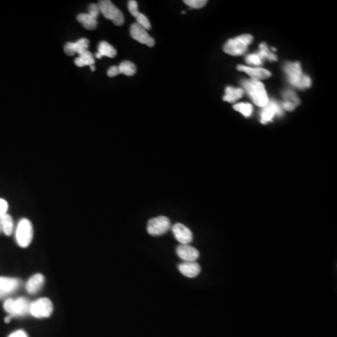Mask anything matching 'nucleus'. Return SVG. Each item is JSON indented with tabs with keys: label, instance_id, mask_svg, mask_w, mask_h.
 <instances>
[{
	"label": "nucleus",
	"instance_id": "obj_8",
	"mask_svg": "<svg viewBox=\"0 0 337 337\" xmlns=\"http://www.w3.org/2000/svg\"><path fill=\"white\" fill-rule=\"evenodd\" d=\"M171 227V220L167 217L160 216L148 221L147 232L152 236H160L165 234Z\"/></svg>",
	"mask_w": 337,
	"mask_h": 337
},
{
	"label": "nucleus",
	"instance_id": "obj_4",
	"mask_svg": "<svg viewBox=\"0 0 337 337\" xmlns=\"http://www.w3.org/2000/svg\"><path fill=\"white\" fill-rule=\"evenodd\" d=\"M30 305L31 303L23 297H20L17 299L8 298L4 302L3 307L5 311L9 314V315H11V317L24 316V315H29Z\"/></svg>",
	"mask_w": 337,
	"mask_h": 337
},
{
	"label": "nucleus",
	"instance_id": "obj_29",
	"mask_svg": "<svg viewBox=\"0 0 337 337\" xmlns=\"http://www.w3.org/2000/svg\"><path fill=\"white\" fill-rule=\"evenodd\" d=\"M246 61L247 64L257 66L258 67H259V66L262 65V63H263V61L261 60L260 55L258 54H252V55H247L246 58Z\"/></svg>",
	"mask_w": 337,
	"mask_h": 337
},
{
	"label": "nucleus",
	"instance_id": "obj_11",
	"mask_svg": "<svg viewBox=\"0 0 337 337\" xmlns=\"http://www.w3.org/2000/svg\"><path fill=\"white\" fill-rule=\"evenodd\" d=\"M21 285V280L14 277L0 276V299L15 292Z\"/></svg>",
	"mask_w": 337,
	"mask_h": 337
},
{
	"label": "nucleus",
	"instance_id": "obj_34",
	"mask_svg": "<svg viewBox=\"0 0 337 337\" xmlns=\"http://www.w3.org/2000/svg\"><path fill=\"white\" fill-rule=\"evenodd\" d=\"M280 106H281L283 111L285 110V111H289V112H292L296 108V106L294 104L291 103V102H288V101H283L282 104Z\"/></svg>",
	"mask_w": 337,
	"mask_h": 337
},
{
	"label": "nucleus",
	"instance_id": "obj_20",
	"mask_svg": "<svg viewBox=\"0 0 337 337\" xmlns=\"http://www.w3.org/2000/svg\"><path fill=\"white\" fill-rule=\"evenodd\" d=\"M77 21L81 22L84 25V27L88 30H94L98 25L97 19H95L88 13H80L77 16Z\"/></svg>",
	"mask_w": 337,
	"mask_h": 337
},
{
	"label": "nucleus",
	"instance_id": "obj_13",
	"mask_svg": "<svg viewBox=\"0 0 337 337\" xmlns=\"http://www.w3.org/2000/svg\"><path fill=\"white\" fill-rule=\"evenodd\" d=\"M176 254L185 262H194L200 257V252L190 245H179L176 247Z\"/></svg>",
	"mask_w": 337,
	"mask_h": 337
},
{
	"label": "nucleus",
	"instance_id": "obj_35",
	"mask_svg": "<svg viewBox=\"0 0 337 337\" xmlns=\"http://www.w3.org/2000/svg\"><path fill=\"white\" fill-rule=\"evenodd\" d=\"M8 337H28L27 334L22 331V330H18V331H15L13 333H11V335Z\"/></svg>",
	"mask_w": 337,
	"mask_h": 337
},
{
	"label": "nucleus",
	"instance_id": "obj_15",
	"mask_svg": "<svg viewBox=\"0 0 337 337\" xmlns=\"http://www.w3.org/2000/svg\"><path fill=\"white\" fill-rule=\"evenodd\" d=\"M89 41L87 39H80L75 43H67L64 46L66 55H73L75 54L81 55L82 53L88 50Z\"/></svg>",
	"mask_w": 337,
	"mask_h": 337
},
{
	"label": "nucleus",
	"instance_id": "obj_25",
	"mask_svg": "<svg viewBox=\"0 0 337 337\" xmlns=\"http://www.w3.org/2000/svg\"><path fill=\"white\" fill-rule=\"evenodd\" d=\"M233 109L241 112L246 117H249L253 112V106L250 103H237L233 106Z\"/></svg>",
	"mask_w": 337,
	"mask_h": 337
},
{
	"label": "nucleus",
	"instance_id": "obj_16",
	"mask_svg": "<svg viewBox=\"0 0 337 337\" xmlns=\"http://www.w3.org/2000/svg\"><path fill=\"white\" fill-rule=\"evenodd\" d=\"M45 277L42 273H36L32 275L25 284V290L29 294L38 293L44 287Z\"/></svg>",
	"mask_w": 337,
	"mask_h": 337
},
{
	"label": "nucleus",
	"instance_id": "obj_23",
	"mask_svg": "<svg viewBox=\"0 0 337 337\" xmlns=\"http://www.w3.org/2000/svg\"><path fill=\"white\" fill-rule=\"evenodd\" d=\"M257 54L260 55V57H261L262 61L264 59H267L269 61H276L277 60L276 55H274L272 52H271L270 48L268 47V45L265 44V43H261L260 44V51Z\"/></svg>",
	"mask_w": 337,
	"mask_h": 337
},
{
	"label": "nucleus",
	"instance_id": "obj_18",
	"mask_svg": "<svg viewBox=\"0 0 337 337\" xmlns=\"http://www.w3.org/2000/svg\"><path fill=\"white\" fill-rule=\"evenodd\" d=\"M74 63L77 67H83L85 66H89L92 71H95L96 67H95V58L92 55V54L87 50L86 52L82 53L81 55H79L78 57L75 58Z\"/></svg>",
	"mask_w": 337,
	"mask_h": 337
},
{
	"label": "nucleus",
	"instance_id": "obj_5",
	"mask_svg": "<svg viewBox=\"0 0 337 337\" xmlns=\"http://www.w3.org/2000/svg\"><path fill=\"white\" fill-rule=\"evenodd\" d=\"M15 239L20 247L25 248L29 247L33 240V226L30 220L22 218L19 221L15 230Z\"/></svg>",
	"mask_w": 337,
	"mask_h": 337
},
{
	"label": "nucleus",
	"instance_id": "obj_19",
	"mask_svg": "<svg viewBox=\"0 0 337 337\" xmlns=\"http://www.w3.org/2000/svg\"><path fill=\"white\" fill-rule=\"evenodd\" d=\"M116 50L107 42H100L98 46V52L96 54L97 58H101L103 56H107L110 58H113L116 55Z\"/></svg>",
	"mask_w": 337,
	"mask_h": 337
},
{
	"label": "nucleus",
	"instance_id": "obj_10",
	"mask_svg": "<svg viewBox=\"0 0 337 337\" xmlns=\"http://www.w3.org/2000/svg\"><path fill=\"white\" fill-rule=\"evenodd\" d=\"M131 36L132 39L139 42L140 44H145L149 47H153L155 45V40L148 34L147 30H145L137 22L133 23L131 26Z\"/></svg>",
	"mask_w": 337,
	"mask_h": 337
},
{
	"label": "nucleus",
	"instance_id": "obj_3",
	"mask_svg": "<svg viewBox=\"0 0 337 337\" xmlns=\"http://www.w3.org/2000/svg\"><path fill=\"white\" fill-rule=\"evenodd\" d=\"M253 42V37L249 34L241 35L234 39L228 40L223 47V50L226 54L233 56L244 55L247 51L248 46Z\"/></svg>",
	"mask_w": 337,
	"mask_h": 337
},
{
	"label": "nucleus",
	"instance_id": "obj_28",
	"mask_svg": "<svg viewBox=\"0 0 337 337\" xmlns=\"http://www.w3.org/2000/svg\"><path fill=\"white\" fill-rule=\"evenodd\" d=\"M184 3L192 9H201L206 5L207 1L206 0H185Z\"/></svg>",
	"mask_w": 337,
	"mask_h": 337
},
{
	"label": "nucleus",
	"instance_id": "obj_36",
	"mask_svg": "<svg viewBox=\"0 0 337 337\" xmlns=\"http://www.w3.org/2000/svg\"><path fill=\"white\" fill-rule=\"evenodd\" d=\"M11 315H8V316H6V317H5V322H6V323H10V322H11Z\"/></svg>",
	"mask_w": 337,
	"mask_h": 337
},
{
	"label": "nucleus",
	"instance_id": "obj_1",
	"mask_svg": "<svg viewBox=\"0 0 337 337\" xmlns=\"http://www.w3.org/2000/svg\"><path fill=\"white\" fill-rule=\"evenodd\" d=\"M285 73L288 77L290 84L298 89H305L311 87L312 81L302 70V67L299 62H289L284 66Z\"/></svg>",
	"mask_w": 337,
	"mask_h": 337
},
{
	"label": "nucleus",
	"instance_id": "obj_9",
	"mask_svg": "<svg viewBox=\"0 0 337 337\" xmlns=\"http://www.w3.org/2000/svg\"><path fill=\"white\" fill-rule=\"evenodd\" d=\"M283 110L275 100H269V102L262 108L261 113V121L262 124L271 122L275 115H283Z\"/></svg>",
	"mask_w": 337,
	"mask_h": 337
},
{
	"label": "nucleus",
	"instance_id": "obj_27",
	"mask_svg": "<svg viewBox=\"0 0 337 337\" xmlns=\"http://www.w3.org/2000/svg\"><path fill=\"white\" fill-rule=\"evenodd\" d=\"M135 18H136L137 23H138L139 25H141V27H143L145 30L151 29V23L149 22L148 18H147L144 14H142V13L140 12Z\"/></svg>",
	"mask_w": 337,
	"mask_h": 337
},
{
	"label": "nucleus",
	"instance_id": "obj_12",
	"mask_svg": "<svg viewBox=\"0 0 337 337\" xmlns=\"http://www.w3.org/2000/svg\"><path fill=\"white\" fill-rule=\"evenodd\" d=\"M175 239L181 245H190L193 241L192 231L182 223H175L172 227Z\"/></svg>",
	"mask_w": 337,
	"mask_h": 337
},
{
	"label": "nucleus",
	"instance_id": "obj_33",
	"mask_svg": "<svg viewBox=\"0 0 337 337\" xmlns=\"http://www.w3.org/2000/svg\"><path fill=\"white\" fill-rule=\"evenodd\" d=\"M107 74H108V76L109 77L117 76L118 74H120L118 67H116V66L111 67L109 69H108V71H107Z\"/></svg>",
	"mask_w": 337,
	"mask_h": 337
},
{
	"label": "nucleus",
	"instance_id": "obj_37",
	"mask_svg": "<svg viewBox=\"0 0 337 337\" xmlns=\"http://www.w3.org/2000/svg\"><path fill=\"white\" fill-rule=\"evenodd\" d=\"M1 231H2V230H1V226H0V233H1Z\"/></svg>",
	"mask_w": 337,
	"mask_h": 337
},
{
	"label": "nucleus",
	"instance_id": "obj_2",
	"mask_svg": "<svg viewBox=\"0 0 337 337\" xmlns=\"http://www.w3.org/2000/svg\"><path fill=\"white\" fill-rule=\"evenodd\" d=\"M242 86L257 106L263 108L269 102L266 89L260 81L245 80L242 82Z\"/></svg>",
	"mask_w": 337,
	"mask_h": 337
},
{
	"label": "nucleus",
	"instance_id": "obj_26",
	"mask_svg": "<svg viewBox=\"0 0 337 337\" xmlns=\"http://www.w3.org/2000/svg\"><path fill=\"white\" fill-rule=\"evenodd\" d=\"M283 98H284V101L291 102V103L294 104L296 107L300 104V98H298V96L292 90L285 91L283 93Z\"/></svg>",
	"mask_w": 337,
	"mask_h": 337
},
{
	"label": "nucleus",
	"instance_id": "obj_17",
	"mask_svg": "<svg viewBox=\"0 0 337 337\" xmlns=\"http://www.w3.org/2000/svg\"><path fill=\"white\" fill-rule=\"evenodd\" d=\"M178 269L183 275H185L186 277H189V278H194V277L198 276L201 272V270H202L200 264H198L196 261H194V262L183 261L182 263L179 264Z\"/></svg>",
	"mask_w": 337,
	"mask_h": 337
},
{
	"label": "nucleus",
	"instance_id": "obj_30",
	"mask_svg": "<svg viewBox=\"0 0 337 337\" xmlns=\"http://www.w3.org/2000/svg\"><path fill=\"white\" fill-rule=\"evenodd\" d=\"M128 9H129V11L131 12V15L134 16V17H136V16L140 13V11H139V6H138V2L135 1V0H131V1H129V3H128Z\"/></svg>",
	"mask_w": 337,
	"mask_h": 337
},
{
	"label": "nucleus",
	"instance_id": "obj_24",
	"mask_svg": "<svg viewBox=\"0 0 337 337\" xmlns=\"http://www.w3.org/2000/svg\"><path fill=\"white\" fill-rule=\"evenodd\" d=\"M118 69H119L120 73L127 76H133L136 73V66L131 61H124L120 63Z\"/></svg>",
	"mask_w": 337,
	"mask_h": 337
},
{
	"label": "nucleus",
	"instance_id": "obj_22",
	"mask_svg": "<svg viewBox=\"0 0 337 337\" xmlns=\"http://www.w3.org/2000/svg\"><path fill=\"white\" fill-rule=\"evenodd\" d=\"M244 96V90L242 88L228 87L223 99L227 102H234Z\"/></svg>",
	"mask_w": 337,
	"mask_h": 337
},
{
	"label": "nucleus",
	"instance_id": "obj_6",
	"mask_svg": "<svg viewBox=\"0 0 337 337\" xmlns=\"http://www.w3.org/2000/svg\"><path fill=\"white\" fill-rule=\"evenodd\" d=\"M100 13L113 22L115 25H122L125 22V17L122 11L110 0H101L98 4Z\"/></svg>",
	"mask_w": 337,
	"mask_h": 337
},
{
	"label": "nucleus",
	"instance_id": "obj_7",
	"mask_svg": "<svg viewBox=\"0 0 337 337\" xmlns=\"http://www.w3.org/2000/svg\"><path fill=\"white\" fill-rule=\"evenodd\" d=\"M53 311L54 305L52 301L48 298H40L31 303L29 315L36 318H46L52 315Z\"/></svg>",
	"mask_w": 337,
	"mask_h": 337
},
{
	"label": "nucleus",
	"instance_id": "obj_14",
	"mask_svg": "<svg viewBox=\"0 0 337 337\" xmlns=\"http://www.w3.org/2000/svg\"><path fill=\"white\" fill-rule=\"evenodd\" d=\"M237 69L242 72H246L252 78V80L256 81L267 79L272 75V73L269 70L262 67H252L247 66L240 65L237 67Z\"/></svg>",
	"mask_w": 337,
	"mask_h": 337
},
{
	"label": "nucleus",
	"instance_id": "obj_31",
	"mask_svg": "<svg viewBox=\"0 0 337 337\" xmlns=\"http://www.w3.org/2000/svg\"><path fill=\"white\" fill-rule=\"evenodd\" d=\"M100 11H99V8H98L97 4H90L88 7V14L91 15L92 17H94L95 19H97L99 15Z\"/></svg>",
	"mask_w": 337,
	"mask_h": 337
},
{
	"label": "nucleus",
	"instance_id": "obj_21",
	"mask_svg": "<svg viewBox=\"0 0 337 337\" xmlns=\"http://www.w3.org/2000/svg\"><path fill=\"white\" fill-rule=\"evenodd\" d=\"M0 226H1L2 232L5 235L10 236L12 234L13 229H14V224H13V219L9 214H6L2 218H0Z\"/></svg>",
	"mask_w": 337,
	"mask_h": 337
},
{
	"label": "nucleus",
	"instance_id": "obj_32",
	"mask_svg": "<svg viewBox=\"0 0 337 337\" xmlns=\"http://www.w3.org/2000/svg\"><path fill=\"white\" fill-rule=\"evenodd\" d=\"M8 209H9V203L6 200L0 198V218H2L4 215L8 214Z\"/></svg>",
	"mask_w": 337,
	"mask_h": 337
}]
</instances>
